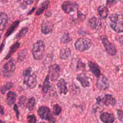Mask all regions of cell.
<instances>
[{"label":"cell","instance_id":"cell-1","mask_svg":"<svg viewBox=\"0 0 123 123\" xmlns=\"http://www.w3.org/2000/svg\"><path fill=\"white\" fill-rule=\"evenodd\" d=\"M109 19L111 28L117 33H122L123 31V19L122 15L113 13L110 16Z\"/></svg>","mask_w":123,"mask_h":123},{"label":"cell","instance_id":"cell-2","mask_svg":"<svg viewBox=\"0 0 123 123\" xmlns=\"http://www.w3.org/2000/svg\"><path fill=\"white\" fill-rule=\"evenodd\" d=\"M45 49V45L42 40H38L33 44L32 52L33 58L36 60H40L43 58Z\"/></svg>","mask_w":123,"mask_h":123},{"label":"cell","instance_id":"cell-3","mask_svg":"<svg viewBox=\"0 0 123 123\" xmlns=\"http://www.w3.org/2000/svg\"><path fill=\"white\" fill-rule=\"evenodd\" d=\"M92 45L91 40L86 37L79 38L74 43V47L76 50L80 51H85L88 50Z\"/></svg>","mask_w":123,"mask_h":123},{"label":"cell","instance_id":"cell-4","mask_svg":"<svg viewBox=\"0 0 123 123\" xmlns=\"http://www.w3.org/2000/svg\"><path fill=\"white\" fill-rule=\"evenodd\" d=\"M61 74V68L59 65L54 64L49 68L48 76L51 81H56Z\"/></svg>","mask_w":123,"mask_h":123},{"label":"cell","instance_id":"cell-5","mask_svg":"<svg viewBox=\"0 0 123 123\" xmlns=\"http://www.w3.org/2000/svg\"><path fill=\"white\" fill-rule=\"evenodd\" d=\"M15 69V62L13 59L9 60L4 65L3 74L5 77H9L13 73Z\"/></svg>","mask_w":123,"mask_h":123},{"label":"cell","instance_id":"cell-6","mask_svg":"<svg viewBox=\"0 0 123 123\" xmlns=\"http://www.w3.org/2000/svg\"><path fill=\"white\" fill-rule=\"evenodd\" d=\"M101 41L105 50L109 54L113 56L116 54L117 50L115 48L113 44L109 41L107 38L103 37L101 38Z\"/></svg>","mask_w":123,"mask_h":123},{"label":"cell","instance_id":"cell-7","mask_svg":"<svg viewBox=\"0 0 123 123\" xmlns=\"http://www.w3.org/2000/svg\"><path fill=\"white\" fill-rule=\"evenodd\" d=\"M78 7V5L77 3L70 1H65L62 5V10L66 13L76 11Z\"/></svg>","mask_w":123,"mask_h":123},{"label":"cell","instance_id":"cell-8","mask_svg":"<svg viewBox=\"0 0 123 123\" xmlns=\"http://www.w3.org/2000/svg\"><path fill=\"white\" fill-rule=\"evenodd\" d=\"M97 87L100 90H105L109 86V83L107 78L103 75L100 74L96 82Z\"/></svg>","mask_w":123,"mask_h":123},{"label":"cell","instance_id":"cell-9","mask_svg":"<svg viewBox=\"0 0 123 123\" xmlns=\"http://www.w3.org/2000/svg\"><path fill=\"white\" fill-rule=\"evenodd\" d=\"M37 114L42 119L50 120V111L46 106L40 107L37 110Z\"/></svg>","mask_w":123,"mask_h":123},{"label":"cell","instance_id":"cell-10","mask_svg":"<svg viewBox=\"0 0 123 123\" xmlns=\"http://www.w3.org/2000/svg\"><path fill=\"white\" fill-rule=\"evenodd\" d=\"M88 24L90 27L96 30H99L102 28V24L100 19L96 17H93L89 19Z\"/></svg>","mask_w":123,"mask_h":123},{"label":"cell","instance_id":"cell-11","mask_svg":"<svg viewBox=\"0 0 123 123\" xmlns=\"http://www.w3.org/2000/svg\"><path fill=\"white\" fill-rule=\"evenodd\" d=\"M101 101L106 106H111L113 107L116 104V100L111 94H105L102 98H100Z\"/></svg>","mask_w":123,"mask_h":123},{"label":"cell","instance_id":"cell-12","mask_svg":"<svg viewBox=\"0 0 123 123\" xmlns=\"http://www.w3.org/2000/svg\"><path fill=\"white\" fill-rule=\"evenodd\" d=\"M76 79L81 83L82 86L84 87H87L90 86L89 78L84 73L78 74L76 76Z\"/></svg>","mask_w":123,"mask_h":123},{"label":"cell","instance_id":"cell-13","mask_svg":"<svg viewBox=\"0 0 123 123\" xmlns=\"http://www.w3.org/2000/svg\"><path fill=\"white\" fill-rule=\"evenodd\" d=\"M100 119L103 123H113L115 118L112 113L105 112L100 114Z\"/></svg>","mask_w":123,"mask_h":123},{"label":"cell","instance_id":"cell-14","mask_svg":"<svg viewBox=\"0 0 123 123\" xmlns=\"http://www.w3.org/2000/svg\"><path fill=\"white\" fill-rule=\"evenodd\" d=\"M53 28V24L49 21H45L41 25V30L42 34L47 35L49 34Z\"/></svg>","mask_w":123,"mask_h":123},{"label":"cell","instance_id":"cell-15","mask_svg":"<svg viewBox=\"0 0 123 123\" xmlns=\"http://www.w3.org/2000/svg\"><path fill=\"white\" fill-rule=\"evenodd\" d=\"M88 66L91 72L97 77H98L101 74L99 68L96 63L92 61H89L88 62Z\"/></svg>","mask_w":123,"mask_h":123},{"label":"cell","instance_id":"cell-16","mask_svg":"<svg viewBox=\"0 0 123 123\" xmlns=\"http://www.w3.org/2000/svg\"><path fill=\"white\" fill-rule=\"evenodd\" d=\"M29 88H34L37 84V76L35 74H31L25 83Z\"/></svg>","mask_w":123,"mask_h":123},{"label":"cell","instance_id":"cell-17","mask_svg":"<svg viewBox=\"0 0 123 123\" xmlns=\"http://www.w3.org/2000/svg\"><path fill=\"white\" fill-rule=\"evenodd\" d=\"M57 86L60 93L63 94L64 95L67 94L68 92V88L66 83L64 79H60L58 81Z\"/></svg>","mask_w":123,"mask_h":123},{"label":"cell","instance_id":"cell-18","mask_svg":"<svg viewBox=\"0 0 123 123\" xmlns=\"http://www.w3.org/2000/svg\"><path fill=\"white\" fill-rule=\"evenodd\" d=\"M8 21V17L5 12H0V30H3L6 26Z\"/></svg>","mask_w":123,"mask_h":123},{"label":"cell","instance_id":"cell-19","mask_svg":"<svg viewBox=\"0 0 123 123\" xmlns=\"http://www.w3.org/2000/svg\"><path fill=\"white\" fill-rule=\"evenodd\" d=\"M17 98L16 94L13 91H9L7 94L6 101L7 104L11 106L14 104L16 101Z\"/></svg>","mask_w":123,"mask_h":123},{"label":"cell","instance_id":"cell-20","mask_svg":"<svg viewBox=\"0 0 123 123\" xmlns=\"http://www.w3.org/2000/svg\"><path fill=\"white\" fill-rule=\"evenodd\" d=\"M98 12L99 17L102 19H105L109 14L108 9L104 6H99L98 9Z\"/></svg>","mask_w":123,"mask_h":123},{"label":"cell","instance_id":"cell-21","mask_svg":"<svg viewBox=\"0 0 123 123\" xmlns=\"http://www.w3.org/2000/svg\"><path fill=\"white\" fill-rule=\"evenodd\" d=\"M71 55V50L69 48L63 49L60 52V57L63 60L68 59Z\"/></svg>","mask_w":123,"mask_h":123},{"label":"cell","instance_id":"cell-22","mask_svg":"<svg viewBox=\"0 0 123 123\" xmlns=\"http://www.w3.org/2000/svg\"><path fill=\"white\" fill-rule=\"evenodd\" d=\"M19 46H20V43H18V42H16V43H15L14 44L12 45L11 46V47H10V50H9L8 54L6 56L5 59H8L11 57V56L16 51V50L19 47Z\"/></svg>","mask_w":123,"mask_h":123},{"label":"cell","instance_id":"cell-23","mask_svg":"<svg viewBox=\"0 0 123 123\" xmlns=\"http://www.w3.org/2000/svg\"><path fill=\"white\" fill-rule=\"evenodd\" d=\"M19 23V21H16L12 23V24L10 26V27L8 29L6 33H5V36L6 37H8L10 35H11L14 31L15 30V29L17 27Z\"/></svg>","mask_w":123,"mask_h":123},{"label":"cell","instance_id":"cell-24","mask_svg":"<svg viewBox=\"0 0 123 123\" xmlns=\"http://www.w3.org/2000/svg\"><path fill=\"white\" fill-rule=\"evenodd\" d=\"M49 88H50L49 78L48 75H47L46 77V78H45V79L44 81V83L43 84V85H42V90L43 92L45 94L47 93L48 92Z\"/></svg>","mask_w":123,"mask_h":123},{"label":"cell","instance_id":"cell-25","mask_svg":"<svg viewBox=\"0 0 123 123\" xmlns=\"http://www.w3.org/2000/svg\"><path fill=\"white\" fill-rule=\"evenodd\" d=\"M49 4V0H47L44 1L40 6V7L38 8V9L37 10L36 14V15H40L41 14L44 10L48 7Z\"/></svg>","mask_w":123,"mask_h":123},{"label":"cell","instance_id":"cell-26","mask_svg":"<svg viewBox=\"0 0 123 123\" xmlns=\"http://www.w3.org/2000/svg\"><path fill=\"white\" fill-rule=\"evenodd\" d=\"M13 86V84L12 82H7L4 85L1 86L0 87V91L2 94H5V92Z\"/></svg>","mask_w":123,"mask_h":123},{"label":"cell","instance_id":"cell-27","mask_svg":"<svg viewBox=\"0 0 123 123\" xmlns=\"http://www.w3.org/2000/svg\"><path fill=\"white\" fill-rule=\"evenodd\" d=\"M35 103H36V100L35 98L32 97H30L28 99L27 102V103L26 104V107L28 109V110L32 111L34 108Z\"/></svg>","mask_w":123,"mask_h":123},{"label":"cell","instance_id":"cell-28","mask_svg":"<svg viewBox=\"0 0 123 123\" xmlns=\"http://www.w3.org/2000/svg\"><path fill=\"white\" fill-rule=\"evenodd\" d=\"M31 71H32V69L30 67H28V68L26 69L24 71L23 75V77H24V84L25 83L27 79H28V78L29 77V76L31 74Z\"/></svg>","mask_w":123,"mask_h":123},{"label":"cell","instance_id":"cell-29","mask_svg":"<svg viewBox=\"0 0 123 123\" xmlns=\"http://www.w3.org/2000/svg\"><path fill=\"white\" fill-rule=\"evenodd\" d=\"M71 40V38L68 33H64L60 38L61 42L64 44L68 43Z\"/></svg>","mask_w":123,"mask_h":123},{"label":"cell","instance_id":"cell-30","mask_svg":"<svg viewBox=\"0 0 123 123\" xmlns=\"http://www.w3.org/2000/svg\"><path fill=\"white\" fill-rule=\"evenodd\" d=\"M53 113L56 116L59 115L62 111V108L58 104H55L53 107Z\"/></svg>","mask_w":123,"mask_h":123},{"label":"cell","instance_id":"cell-31","mask_svg":"<svg viewBox=\"0 0 123 123\" xmlns=\"http://www.w3.org/2000/svg\"><path fill=\"white\" fill-rule=\"evenodd\" d=\"M27 54V50L26 49L22 50L18 54V60H19L20 61H23L25 58Z\"/></svg>","mask_w":123,"mask_h":123},{"label":"cell","instance_id":"cell-32","mask_svg":"<svg viewBox=\"0 0 123 123\" xmlns=\"http://www.w3.org/2000/svg\"><path fill=\"white\" fill-rule=\"evenodd\" d=\"M26 101V98L24 96H22L20 97L18 101V104L21 108H24Z\"/></svg>","mask_w":123,"mask_h":123},{"label":"cell","instance_id":"cell-33","mask_svg":"<svg viewBox=\"0 0 123 123\" xmlns=\"http://www.w3.org/2000/svg\"><path fill=\"white\" fill-rule=\"evenodd\" d=\"M27 121L28 123H36L37 118L35 115H29L27 117Z\"/></svg>","mask_w":123,"mask_h":123},{"label":"cell","instance_id":"cell-34","mask_svg":"<svg viewBox=\"0 0 123 123\" xmlns=\"http://www.w3.org/2000/svg\"><path fill=\"white\" fill-rule=\"evenodd\" d=\"M27 30H28V29L26 27H25V28L22 29L20 31L19 33L17 34V35L16 36V38H20V37H22L23 36H24L26 33V32H27Z\"/></svg>","mask_w":123,"mask_h":123},{"label":"cell","instance_id":"cell-35","mask_svg":"<svg viewBox=\"0 0 123 123\" xmlns=\"http://www.w3.org/2000/svg\"><path fill=\"white\" fill-rule=\"evenodd\" d=\"M13 110L16 113V117L17 119H18L19 118V111H18V107H17V106L16 104H15L14 105V107H13Z\"/></svg>","mask_w":123,"mask_h":123},{"label":"cell","instance_id":"cell-36","mask_svg":"<svg viewBox=\"0 0 123 123\" xmlns=\"http://www.w3.org/2000/svg\"><path fill=\"white\" fill-rule=\"evenodd\" d=\"M117 115L119 118V120L121 121H122L123 119V111L121 110H118L117 111Z\"/></svg>","mask_w":123,"mask_h":123},{"label":"cell","instance_id":"cell-37","mask_svg":"<svg viewBox=\"0 0 123 123\" xmlns=\"http://www.w3.org/2000/svg\"><path fill=\"white\" fill-rule=\"evenodd\" d=\"M35 0H24L25 2L27 4V5H30V4H32L34 1H35Z\"/></svg>","mask_w":123,"mask_h":123},{"label":"cell","instance_id":"cell-38","mask_svg":"<svg viewBox=\"0 0 123 123\" xmlns=\"http://www.w3.org/2000/svg\"><path fill=\"white\" fill-rule=\"evenodd\" d=\"M4 113V110L3 107L0 105V114L2 115Z\"/></svg>","mask_w":123,"mask_h":123},{"label":"cell","instance_id":"cell-39","mask_svg":"<svg viewBox=\"0 0 123 123\" xmlns=\"http://www.w3.org/2000/svg\"><path fill=\"white\" fill-rule=\"evenodd\" d=\"M4 43L0 46V52L2 51V49H3V47H4Z\"/></svg>","mask_w":123,"mask_h":123},{"label":"cell","instance_id":"cell-40","mask_svg":"<svg viewBox=\"0 0 123 123\" xmlns=\"http://www.w3.org/2000/svg\"><path fill=\"white\" fill-rule=\"evenodd\" d=\"M0 123H5V122H4L3 121H2V120H0Z\"/></svg>","mask_w":123,"mask_h":123},{"label":"cell","instance_id":"cell-41","mask_svg":"<svg viewBox=\"0 0 123 123\" xmlns=\"http://www.w3.org/2000/svg\"><path fill=\"white\" fill-rule=\"evenodd\" d=\"M0 41H1V34L0 33Z\"/></svg>","mask_w":123,"mask_h":123},{"label":"cell","instance_id":"cell-42","mask_svg":"<svg viewBox=\"0 0 123 123\" xmlns=\"http://www.w3.org/2000/svg\"><path fill=\"white\" fill-rule=\"evenodd\" d=\"M44 123V122H41V123Z\"/></svg>","mask_w":123,"mask_h":123}]
</instances>
